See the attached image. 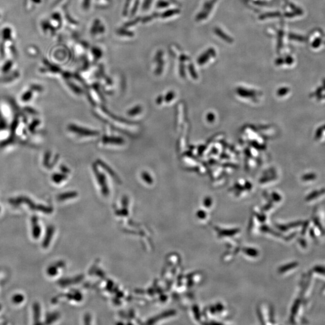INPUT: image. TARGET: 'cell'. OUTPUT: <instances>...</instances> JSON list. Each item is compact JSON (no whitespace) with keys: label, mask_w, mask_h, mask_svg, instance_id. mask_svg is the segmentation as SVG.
<instances>
[{"label":"cell","mask_w":325,"mask_h":325,"mask_svg":"<svg viewBox=\"0 0 325 325\" xmlns=\"http://www.w3.org/2000/svg\"><path fill=\"white\" fill-rule=\"evenodd\" d=\"M40 305H38V304H36L35 305V321H38V319H40Z\"/></svg>","instance_id":"5"},{"label":"cell","mask_w":325,"mask_h":325,"mask_svg":"<svg viewBox=\"0 0 325 325\" xmlns=\"http://www.w3.org/2000/svg\"><path fill=\"white\" fill-rule=\"evenodd\" d=\"M73 130L74 131L77 132V133H79L80 135H96V133L95 132L91 131V130H88L83 129H79V127H74Z\"/></svg>","instance_id":"2"},{"label":"cell","mask_w":325,"mask_h":325,"mask_svg":"<svg viewBox=\"0 0 325 325\" xmlns=\"http://www.w3.org/2000/svg\"><path fill=\"white\" fill-rule=\"evenodd\" d=\"M23 300H24L23 296L19 294H16V295L14 296L13 298V302L16 303V304H19V303H21V302H23Z\"/></svg>","instance_id":"3"},{"label":"cell","mask_w":325,"mask_h":325,"mask_svg":"<svg viewBox=\"0 0 325 325\" xmlns=\"http://www.w3.org/2000/svg\"><path fill=\"white\" fill-rule=\"evenodd\" d=\"M210 52V51H209ZM209 52H205L203 55H202L201 57L199 58V62L201 63H203L205 62H206L207 60L209 59L210 57V54L209 53Z\"/></svg>","instance_id":"4"},{"label":"cell","mask_w":325,"mask_h":325,"mask_svg":"<svg viewBox=\"0 0 325 325\" xmlns=\"http://www.w3.org/2000/svg\"><path fill=\"white\" fill-rule=\"evenodd\" d=\"M149 175L146 172H144V173L142 174V177L143 178L144 180V179H147L146 182H148V183H151L152 182V179L151 178L149 177Z\"/></svg>","instance_id":"6"},{"label":"cell","mask_w":325,"mask_h":325,"mask_svg":"<svg viewBox=\"0 0 325 325\" xmlns=\"http://www.w3.org/2000/svg\"><path fill=\"white\" fill-rule=\"evenodd\" d=\"M32 225L33 237L38 238L41 234V229L40 226H38V218L36 216L33 217Z\"/></svg>","instance_id":"1"}]
</instances>
